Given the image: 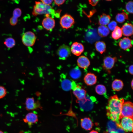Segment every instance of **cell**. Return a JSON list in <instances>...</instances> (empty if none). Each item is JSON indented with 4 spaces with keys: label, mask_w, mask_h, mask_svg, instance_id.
<instances>
[{
    "label": "cell",
    "mask_w": 133,
    "mask_h": 133,
    "mask_svg": "<svg viewBox=\"0 0 133 133\" xmlns=\"http://www.w3.org/2000/svg\"><path fill=\"white\" fill-rule=\"evenodd\" d=\"M36 39V36L35 34L30 31L25 33L21 38L23 44L28 47L33 46L35 42Z\"/></svg>",
    "instance_id": "3"
},
{
    "label": "cell",
    "mask_w": 133,
    "mask_h": 133,
    "mask_svg": "<svg viewBox=\"0 0 133 133\" xmlns=\"http://www.w3.org/2000/svg\"><path fill=\"white\" fill-rule=\"evenodd\" d=\"M55 11L50 5L45 4L42 2L35 1L33 7L32 14L34 16L38 15L53 14Z\"/></svg>",
    "instance_id": "2"
},
{
    "label": "cell",
    "mask_w": 133,
    "mask_h": 133,
    "mask_svg": "<svg viewBox=\"0 0 133 133\" xmlns=\"http://www.w3.org/2000/svg\"><path fill=\"white\" fill-rule=\"evenodd\" d=\"M100 0H89L90 4L93 6L96 5Z\"/></svg>",
    "instance_id": "36"
},
{
    "label": "cell",
    "mask_w": 133,
    "mask_h": 133,
    "mask_svg": "<svg viewBox=\"0 0 133 133\" xmlns=\"http://www.w3.org/2000/svg\"></svg>",
    "instance_id": "42"
},
{
    "label": "cell",
    "mask_w": 133,
    "mask_h": 133,
    "mask_svg": "<svg viewBox=\"0 0 133 133\" xmlns=\"http://www.w3.org/2000/svg\"><path fill=\"white\" fill-rule=\"evenodd\" d=\"M97 77L94 74L87 73L84 78V81L85 83L88 86H91L95 84L97 82Z\"/></svg>",
    "instance_id": "15"
},
{
    "label": "cell",
    "mask_w": 133,
    "mask_h": 133,
    "mask_svg": "<svg viewBox=\"0 0 133 133\" xmlns=\"http://www.w3.org/2000/svg\"><path fill=\"white\" fill-rule=\"evenodd\" d=\"M111 19L110 15L103 13L99 17L98 24L100 25L106 26L110 22Z\"/></svg>",
    "instance_id": "21"
},
{
    "label": "cell",
    "mask_w": 133,
    "mask_h": 133,
    "mask_svg": "<svg viewBox=\"0 0 133 133\" xmlns=\"http://www.w3.org/2000/svg\"><path fill=\"white\" fill-rule=\"evenodd\" d=\"M117 60V58L116 57H113L108 56L105 57L103 60V68L110 73V70L114 67Z\"/></svg>",
    "instance_id": "8"
},
{
    "label": "cell",
    "mask_w": 133,
    "mask_h": 133,
    "mask_svg": "<svg viewBox=\"0 0 133 133\" xmlns=\"http://www.w3.org/2000/svg\"><path fill=\"white\" fill-rule=\"evenodd\" d=\"M116 22L113 20L110 22L108 24L107 27L109 30L111 31H113L117 26Z\"/></svg>",
    "instance_id": "32"
},
{
    "label": "cell",
    "mask_w": 133,
    "mask_h": 133,
    "mask_svg": "<svg viewBox=\"0 0 133 133\" xmlns=\"http://www.w3.org/2000/svg\"><path fill=\"white\" fill-rule=\"evenodd\" d=\"M133 108L132 102L130 101L124 102L122 106L119 118L127 117L133 119Z\"/></svg>",
    "instance_id": "4"
},
{
    "label": "cell",
    "mask_w": 133,
    "mask_h": 133,
    "mask_svg": "<svg viewBox=\"0 0 133 133\" xmlns=\"http://www.w3.org/2000/svg\"><path fill=\"white\" fill-rule=\"evenodd\" d=\"M119 45L123 50H126L132 47V40L128 37H124L119 42Z\"/></svg>",
    "instance_id": "14"
},
{
    "label": "cell",
    "mask_w": 133,
    "mask_h": 133,
    "mask_svg": "<svg viewBox=\"0 0 133 133\" xmlns=\"http://www.w3.org/2000/svg\"><path fill=\"white\" fill-rule=\"evenodd\" d=\"M70 48L68 46L63 44L58 48L57 54L60 59L65 60L69 57L71 54Z\"/></svg>",
    "instance_id": "7"
},
{
    "label": "cell",
    "mask_w": 133,
    "mask_h": 133,
    "mask_svg": "<svg viewBox=\"0 0 133 133\" xmlns=\"http://www.w3.org/2000/svg\"><path fill=\"white\" fill-rule=\"evenodd\" d=\"M122 34L125 36H129L132 35L133 33L132 25L130 23H126L123 25L121 28Z\"/></svg>",
    "instance_id": "17"
},
{
    "label": "cell",
    "mask_w": 133,
    "mask_h": 133,
    "mask_svg": "<svg viewBox=\"0 0 133 133\" xmlns=\"http://www.w3.org/2000/svg\"><path fill=\"white\" fill-rule=\"evenodd\" d=\"M0 133H5L1 130H0Z\"/></svg>",
    "instance_id": "40"
},
{
    "label": "cell",
    "mask_w": 133,
    "mask_h": 133,
    "mask_svg": "<svg viewBox=\"0 0 133 133\" xmlns=\"http://www.w3.org/2000/svg\"><path fill=\"white\" fill-rule=\"evenodd\" d=\"M4 44L7 48L11 49L15 46L16 44V42L14 38L9 37L5 40Z\"/></svg>",
    "instance_id": "27"
},
{
    "label": "cell",
    "mask_w": 133,
    "mask_h": 133,
    "mask_svg": "<svg viewBox=\"0 0 133 133\" xmlns=\"http://www.w3.org/2000/svg\"><path fill=\"white\" fill-rule=\"evenodd\" d=\"M110 32L109 30L107 27L105 26L100 25L98 28V33L101 37L107 36L109 34Z\"/></svg>",
    "instance_id": "23"
},
{
    "label": "cell",
    "mask_w": 133,
    "mask_h": 133,
    "mask_svg": "<svg viewBox=\"0 0 133 133\" xmlns=\"http://www.w3.org/2000/svg\"><path fill=\"white\" fill-rule=\"evenodd\" d=\"M42 25L43 27L46 30L51 31L54 28L55 22L54 19L49 15H46V17L43 19Z\"/></svg>",
    "instance_id": "10"
},
{
    "label": "cell",
    "mask_w": 133,
    "mask_h": 133,
    "mask_svg": "<svg viewBox=\"0 0 133 133\" xmlns=\"http://www.w3.org/2000/svg\"></svg>",
    "instance_id": "43"
},
{
    "label": "cell",
    "mask_w": 133,
    "mask_h": 133,
    "mask_svg": "<svg viewBox=\"0 0 133 133\" xmlns=\"http://www.w3.org/2000/svg\"><path fill=\"white\" fill-rule=\"evenodd\" d=\"M23 120L25 123H27L29 126L31 127L38 121V116L34 113L30 112L26 115Z\"/></svg>",
    "instance_id": "13"
},
{
    "label": "cell",
    "mask_w": 133,
    "mask_h": 133,
    "mask_svg": "<svg viewBox=\"0 0 133 133\" xmlns=\"http://www.w3.org/2000/svg\"><path fill=\"white\" fill-rule=\"evenodd\" d=\"M122 33L121 28L117 26L113 31L111 34V36L114 39L117 40L122 36Z\"/></svg>",
    "instance_id": "24"
},
{
    "label": "cell",
    "mask_w": 133,
    "mask_h": 133,
    "mask_svg": "<svg viewBox=\"0 0 133 133\" xmlns=\"http://www.w3.org/2000/svg\"><path fill=\"white\" fill-rule=\"evenodd\" d=\"M18 21L17 19H15L12 17L10 19L9 23L12 26H14L17 25Z\"/></svg>",
    "instance_id": "33"
},
{
    "label": "cell",
    "mask_w": 133,
    "mask_h": 133,
    "mask_svg": "<svg viewBox=\"0 0 133 133\" xmlns=\"http://www.w3.org/2000/svg\"><path fill=\"white\" fill-rule=\"evenodd\" d=\"M77 62L78 66L83 69L87 68L90 65V62L89 59L83 55L80 56L78 58Z\"/></svg>",
    "instance_id": "16"
},
{
    "label": "cell",
    "mask_w": 133,
    "mask_h": 133,
    "mask_svg": "<svg viewBox=\"0 0 133 133\" xmlns=\"http://www.w3.org/2000/svg\"><path fill=\"white\" fill-rule=\"evenodd\" d=\"M119 125L126 133L133 132V119L127 117H123L119 118Z\"/></svg>",
    "instance_id": "5"
},
{
    "label": "cell",
    "mask_w": 133,
    "mask_h": 133,
    "mask_svg": "<svg viewBox=\"0 0 133 133\" xmlns=\"http://www.w3.org/2000/svg\"><path fill=\"white\" fill-rule=\"evenodd\" d=\"M25 108L28 111L33 110L40 109H42L40 103L38 101H35L33 98H26L25 102Z\"/></svg>",
    "instance_id": "9"
},
{
    "label": "cell",
    "mask_w": 133,
    "mask_h": 133,
    "mask_svg": "<svg viewBox=\"0 0 133 133\" xmlns=\"http://www.w3.org/2000/svg\"><path fill=\"white\" fill-rule=\"evenodd\" d=\"M115 18L116 22L119 23H122L129 19L128 14L124 12L117 14Z\"/></svg>",
    "instance_id": "25"
},
{
    "label": "cell",
    "mask_w": 133,
    "mask_h": 133,
    "mask_svg": "<svg viewBox=\"0 0 133 133\" xmlns=\"http://www.w3.org/2000/svg\"><path fill=\"white\" fill-rule=\"evenodd\" d=\"M7 93V91L5 88L3 86H0V99L4 97Z\"/></svg>",
    "instance_id": "31"
},
{
    "label": "cell",
    "mask_w": 133,
    "mask_h": 133,
    "mask_svg": "<svg viewBox=\"0 0 133 133\" xmlns=\"http://www.w3.org/2000/svg\"><path fill=\"white\" fill-rule=\"evenodd\" d=\"M127 12L131 14L133 13V2L130 1L127 3L125 6Z\"/></svg>",
    "instance_id": "30"
},
{
    "label": "cell",
    "mask_w": 133,
    "mask_h": 133,
    "mask_svg": "<svg viewBox=\"0 0 133 133\" xmlns=\"http://www.w3.org/2000/svg\"><path fill=\"white\" fill-rule=\"evenodd\" d=\"M95 90L96 93L100 95L105 94L106 92V89L104 85L99 84L97 85L96 87Z\"/></svg>",
    "instance_id": "28"
},
{
    "label": "cell",
    "mask_w": 133,
    "mask_h": 133,
    "mask_svg": "<svg viewBox=\"0 0 133 133\" xmlns=\"http://www.w3.org/2000/svg\"><path fill=\"white\" fill-rule=\"evenodd\" d=\"M89 133H99L97 132L94 130H93L91 131Z\"/></svg>",
    "instance_id": "38"
},
{
    "label": "cell",
    "mask_w": 133,
    "mask_h": 133,
    "mask_svg": "<svg viewBox=\"0 0 133 133\" xmlns=\"http://www.w3.org/2000/svg\"><path fill=\"white\" fill-rule=\"evenodd\" d=\"M55 3L57 6H59L63 4L66 0H54Z\"/></svg>",
    "instance_id": "34"
},
{
    "label": "cell",
    "mask_w": 133,
    "mask_h": 133,
    "mask_svg": "<svg viewBox=\"0 0 133 133\" xmlns=\"http://www.w3.org/2000/svg\"><path fill=\"white\" fill-rule=\"evenodd\" d=\"M124 102L123 99H120L117 95H115L109 98L106 107L108 117L119 125L122 107Z\"/></svg>",
    "instance_id": "1"
},
{
    "label": "cell",
    "mask_w": 133,
    "mask_h": 133,
    "mask_svg": "<svg viewBox=\"0 0 133 133\" xmlns=\"http://www.w3.org/2000/svg\"><path fill=\"white\" fill-rule=\"evenodd\" d=\"M133 80H132L131 82V87L132 89H133Z\"/></svg>",
    "instance_id": "39"
},
{
    "label": "cell",
    "mask_w": 133,
    "mask_h": 133,
    "mask_svg": "<svg viewBox=\"0 0 133 133\" xmlns=\"http://www.w3.org/2000/svg\"><path fill=\"white\" fill-rule=\"evenodd\" d=\"M73 82L67 79H63L61 82V86L62 89L67 91L72 89Z\"/></svg>",
    "instance_id": "19"
},
{
    "label": "cell",
    "mask_w": 133,
    "mask_h": 133,
    "mask_svg": "<svg viewBox=\"0 0 133 133\" xmlns=\"http://www.w3.org/2000/svg\"><path fill=\"white\" fill-rule=\"evenodd\" d=\"M21 14L22 11L21 9L19 8H17L14 10L12 17L15 19H18V18L21 16Z\"/></svg>",
    "instance_id": "29"
},
{
    "label": "cell",
    "mask_w": 133,
    "mask_h": 133,
    "mask_svg": "<svg viewBox=\"0 0 133 133\" xmlns=\"http://www.w3.org/2000/svg\"><path fill=\"white\" fill-rule=\"evenodd\" d=\"M71 52L76 56H79L83 52L84 47L81 43L77 42H74L70 48Z\"/></svg>",
    "instance_id": "11"
},
{
    "label": "cell",
    "mask_w": 133,
    "mask_h": 133,
    "mask_svg": "<svg viewBox=\"0 0 133 133\" xmlns=\"http://www.w3.org/2000/svg\"><path fill=\"white\" fill-rule=\"evenodd\" d=\"M75 23V20L70 15L66 14L61 17L60 23L63 29H67L71 27Z\"/></svg>",
    "instance_id": "6"
},
{
    "label": "cell",
    "mask_w": 133,
    "mask_h": 133,
    "mask_svg": "<svg viewBox=\"0 0 133 133\" xmlns=\"http://www.w3.org/2000/svg\"><path fill=\"white\" fill-rule=\"evenodd\" d=\"M95 45L96 50L101 54H102L105 52L106 45L104 42L103 41H97L95 43Z\"/></svg>",
    "instance_id": "22"
},
{
    "label": "cell",
    "mask_w": 133,
    "mask_h": 133,
    "mask_svg": "<svg viewBox=\"0 0 133 133\" xmlns=\"http://www.w3.org/2000/svg\"><path fill=\"white\" fill-rule=\"evenodd\" d=\"M81 125L82 127L86 130H89L92 128L93 124L89 117H85L81 120Z\"/></svg>",
    "instance_id": "18"
},
{
    "label": "cell",
    "mask_w": 133,
    "mask_h": 133,
    "mask_svg": "<svg viewBox=\"0 0 133 133\" xmlns=\"http://www.w3.org/2000/svg\"><path fill=\"white\" fill-rule=\"evenodd\" d=\"M73 90V94L78 100H81L85 98L86 91L82 87L76 85Z\"/></svg>",
    "instance_id": "12"
},
{
    "label": "cell",
    "mask_w": 133,
    "mask_h": 133,
    "mask_svg": "<svg viewBox=\"0 0 133 133\" xmlns=\"http://www.w3.org/2000/svg\"><path fill=\"white\" fill-rule=\"evenodd\" d=\"M133 65H131L129 68V73L131 75L133 74Z\"/></svg>",
    "instance_id": "37"
},
{
    "label": "cell",
    "mask_w": 133,
    "mask_h": 133,
    "mask_svg": "<svg viewBox=\"0 0 133 133\" xmlns=\"http://www.w3.org/2000/svg\"><path fill=\"white\" fill-rule=\"evenodd\" d=\"M53 0H41V2L43 3L48 5H50Z\"/></svg>",
    "instance_id": "35"
},
{
    "label": "cell",
    "mask_w": 133,
    "mask_h": 133,
    "mask_svg": "<svg viewBox=\"0 0 133 133\" xmlns=\"http://www.w3.org/2000/svg\"><path fill=\"white\" fill-rule=\"evenodd\" d=\"M124 86L123 83L122 81L118 79H116L113 82L112 87L114 91H118L122 89Z\"/></svg>",
    "instance_id": "20"
},
{
    "label": "cell",
    "mask_w": 133,
    "mask_h": 133,
    "mask_svg": "<svg viewBox=\"0 0 133 133\" xmlns=\"http://www.w3.org/2000/svg\"><path fill=\"white\" fill-rule=\"evenodd\" d=\"M70 75L73 79H76L79 78L81 76V72L78 67L72 69L70 71Z\"/></svg>",
    "instance_id": "26"
},
{
    "label": "cell",
    "mask_w": 133,
    "mask_h": 133,
    "mask_svg": "<svg viewBox=\"0 0 133 133\" xmlns=\"http://www.w3.org/2000/svg\"><path fill=\"white\" fill-rule=\"evenodd\" d=\"M107 0V1H111L112 0Z\"/></svg>",
    "instance_id": "41"
}]
</instances>
